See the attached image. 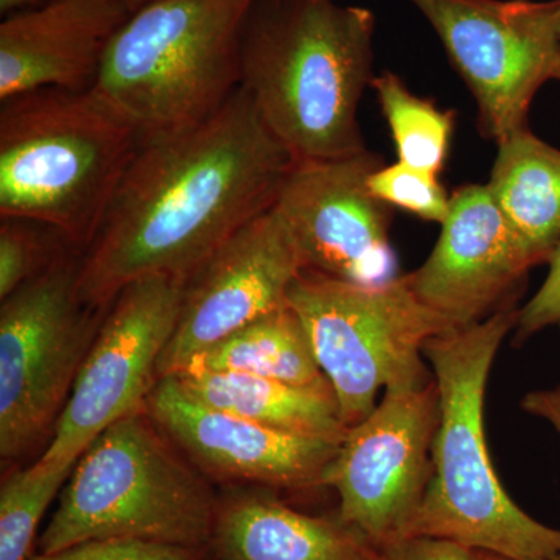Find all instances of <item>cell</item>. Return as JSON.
I'll list each match as a JSON object with an SVG mask.
<instances>
[{"instance_id":"6da1fadb","label":"cell","mask_w":560,"mask_h":560,"mask_svg":"<svg viewBox=\"0 0 560 560\" xmlns=\"http://www.w3.org/2000/svg\"><path fill=\"white\" fill-rule=\"evenodd\" d=\"M294 162L242 88L202 124L142 139L81 254V298L108 308L136 280L186 282L235 232L275 208Z\"/></svg>"},{"instance_id":"7a4b0ae2","label":"cell","mask_w":560,"mask_h":560,"mask_svg":"<svg viewBox=\"0 0 560 560\" xmlns=\"http://www.w3.org/2000/svg\"><path fill=\"white\" fill-rule=\"evenodd\" d=\"M375 16L335 0H256L243 28L241 88L294 161L368 150L363 92L374 80Z\"/></svg>"},{"instance_id":"3957f363","label":"cell","mask_w":560,"mask_h":560,"mask_svg":"<svg viewBox=\"0 0 560 560\" xmlns=\"http://www.w3.org/2000/svg\"><path fill=\"white\" fill-rule=\"evenodd\" d=\"M517 313L501 308L474 326L431 338L423 355L440 390L433 477L407 537H436L508 560L560 552V529L526 514L499 480L488 451L485 397L490 370Z\"/></svg>"},{"instance_id":"277c9868","label":"cell","mask_w":560,"mask_h":560,"mask_svg":"<svg viewBox=\"0 0 560 560\" xmlns=\"http://www.w3.org/2000/svg\"><path fill=\"white\" fill-rule=\"evenodd\" d=\"M142 135L97 91L44 88L0 106V217L38 221L83 254Z\"/></svg>"},{"instance_id":"5b68a950","label":"cell","mask_w":560,"mask_h":560,"mask_svg":"<svg viewBox=\"0 0 560 560\" xmlns=\"http://www.w3.org/2000/svg\"><path fill=\"white\" fill-rule=\"evenodd\" d=\"M145 410L119 420L81 453L40 552L90 540H140L206 550L219 497Z\"/></svg>"},{"instance_id":"8992f818","label":"cell","mask_w":560,"mask_h":560,"mask_svg":"<svg viewBox=\"0 0 560 560\" xmlns=\"http://www.w3.org/2000/svg\"><path fill=\"white\" fill-rule=\"evenodd\" d=\"M256 0H149L132 11L95 91L142 139L215 116L241 88L243 28Z\"/></svg>"},{"instance_id":"52a82bcc","label":"cell","mask_w":560,"mask_h":560,"mask_svg":"<svg viewBox=\"0 0 560 560\" xmlns=\"http://www.w3.org/2000/svg\"><path fill=\"white\" fill-rule=\"evenodd\" d=\"M289 304L304 324L349 429L371 415L381 389L430 382L423 348L455 330L416 296L408 275L360 285L304 270L291 287Z\"/></svg>"},{"instance_id":"ba28073f","label":"cell","mask_w":560,"mask_h":560,"mask_svg":"<svg viewBox=\"0 0 560 560\" xmlns=\"http://www.w3.org/2000/svg\"><path fill=\"white\" fill-rule=\"evenodd\" d=\"M69 250L0 307V456L20 458L54 434L108 308L80 294Z\"/></svg>"},{"instance_id":"9c48e42d","label":"cell","mask_w":560,"mask_h":560,"mask_svg":"<svg viewBox=\"0 0 560 560\" xmlns=\"http://www.w3.org/2000/svg\"><path fill=\"white\" fill-rule=\"evenodd\" d=\"M474 95L478 127L499 143L528 128L537 92L555 80L559 0H410Z\"/></svg>"},{"instance_id":"30bf717a","label":"cell","mask_w":560,"mask_h":560,"mask_svg":"<svg viewBox=\"0 0 560 560\" xmlns=\"http://www.w3.org/2000/svg\"><path fill=\"white\" fill-rule=\"evenodd\" d=\"M434 377L386 389L366 419L350 427L324 478L337 490L338 517L375 547L405 539L433 477L440 425Z\"/></svg>"},{"instance_id":"8fae6325","label":"cell","mask_w":560,"mask_h":560,"mask_svg":"<svg viewBox=\"0 0 560 560\" xmlns=\"http://www.w3.org/2000/svg\"><path fill=\"white\" fill-rule=\"evenodd\" d=\"M184 283L153 276L131 282L114 298L39 459L75 463L103 431L145 410L161 381L162 353L178 324Z\"/></svg>"},{"instance_id":"7c38bea8","label":"cell","mask_w":560,"mask_h":560,"mask_svg":"<svg viewBox=\"0 0 560 560\" xmlns=\"http://www.w3.org/2000/svg\"><path fill=\"white\" fill-rule=\"evenodd\" d=\"M382 165V158L370 150L338 160L294 162L275 209L305 270L360 285L397 278L389 242L393 213L368 186Z\"/></svg>"},{"instance_id":"4fadbf2b","label":"cell","mask_w":560,"mask_h":560,"mask_svg":"<svg viewBox=\"0 0 560 560\" xmlns=\"http://www.w3.org/2000/svg\"><path fill=\"white\" fill-rule=\"evenodd\" d=\"M304 270L278 210L249 221L184 283L178 324L162 353L161 378L179 374L235 331L285 307Z\"/></svg>"},{"instance_id":"5bb4252c","label":"cell","mask_w":560,"mask_h":560,"mask_svg":"<svg viewBox=\"0 0 560 560\" xmlns=\"http://www.w3.org/2000/svg\"><path fill=\"white\" fill-rule=\"evenodd\" d=\"M145 411L183 455L213 480L320 488L341 444L283 433L210 407L175 377L161 378Z\"/></svg>"},{"instance_id":"9a60e30c","label":"cell","mask_w":560,"mask_h":560,"mask_svg":"<svg viewBox=\"0 0 560 560\" xmlns=\"http://www.w3.org/2000/svg\"><path fill=\"white\" fill-rule=\"evenodd\" d=\"M530 268L488 186L466 184L453 191L430 256L408 276L427 307L464 329L504 308Z\"/></svg>"},{"instance_id":"2e32d148","label":"cell","mask_w":560,"mask_h":560,"mask_svg":"<svg viewBox=\"0 0 560 560\" xmlns=\"http://www.w3.org/2000/svg\"><path fill=\"white\" fill-rule=\"evenodd\" d=\"M127 0H40L0 22V102L44 88L95 90Z\"/></svg>"},{"instance_id":"e0dca14e","label":"cell","mask_w":560,"mask_h":560,"mask_svg":"<svg viewBox=\"0 0 560 560\" xmlns=\"http://www.w3.org/2000/svg\"><path fill=\"white\" fill-rule=\"evenodd\" d=\"M210 547L220 560H381L378 547L338 515L304 514L264 489L221 497Z\"/></svg>"},{"instance_id":"ac0fdd59","label":"cell","mask_w":560,"mask_h":560,"mask_svg":"<svg viewBox=\"0 0 560 560\" xmlns=\"http://www.w3.org/2000/svg\"><path fill=\"white\" fill-rule=\"evenodd\" d=\"M172 377L210 407L268 429L338 444L349 430L330 383L300 386L259 375L213 371H184Z\"/></svg>"},{"instance_id":"d6986e66","label":"cell","mask_w":560,"mask_h":560,"mask_svg":"<svg viewBox=\"0 0 560 560\" xmlns=\"http://www.w3.org/2000/svg\"><path fill=\"white\" fill-rule=\"evenodd\" d=\"M497 147L486 186L530 265L548 264L560 245V150L529 127Z\"/></svg>"},{"instance_id":"ffe728a7","label":"cell","mask_w":560,"mask_h":560,"mask_svg":"<svg viewBox=\"0 0 560 560\" xmlns=\"http://www.w3.org/2000/svg\"><path fill=\"white\" fill-rule=\"evenodd\" d=\"M184 371L237 372L300 386L330 383L315 359L304 324L290 304L235 331Z\"/></svg>"},{"instance_id":"44dd1931","label":"cell","mask_w":560,"mask_h":560,"mask_svg":"<svg viewBox=\"0 0 560 560\" xmlns=\"http://www.w3.org/2000/svg\"><path fill=\"white\" fill-rule=\"evenodd\" d=\"M372 90L388 124L401 164L438 176L447 164L456 113L408 90L399 75L385 72L374 77Z\"/></svg>"},{"instance_id":"7402d4cb","label":"cell","mask_w":560,"mask_h":560,"mask_svg":"<svg viewBox=\"0 0 560 560\" xmlns=\"http://www.w3.org/2000/svg\"><path fill=\"white\" fill-rule=\"evenodd\" d=\"M75 463L38 459L28 469L5 475L0 488V560L32 558L39 523L65 488Z\"/></svg>"},{"instance_id":"603a6c76","label":"cell","mask_w":560,"mask_h":560,"mask_svg":"<svg viewBox=\"0 0 560 560\" xmlns=\"http://www.w3.org/2000/svg\"><path fill=\"white\" fill-rule=\"evenodd\" d=\"M75 250L60 232L38 221L0 217V300Z\"/></svg>"},{"instance_id":"cb8c5ba5","label":"cell","mask_w":560,"mask_h":560,"mask_svg":"<svg viewBox=\"0 0 560 560\" xmlns=\"http://www.w3.org/2000/svg\"><path fill=\"white\" fill-rule=\"evenodd\" d=\"M370 190L389 208H399L425 221L442 223L451 209L452 195L438 176L396 162L382 165L370 179Z\"/></svg>"},{"instance_id":"d4e9b609","label":"cell","mask_w":560,"mask_h":560,"mask_svg":"<svg viewBox=\"0 0 560 560\" xmlns=\"http://www.w3.org/2000/svg\"><path fill=\"white\" fill-rule=\"evenodd\" d=\"M28 560H205V550L140 540H90Z\"/></svg>"},{"instance_id":"484cf974","label":"cell","mask_w":560,"mask_h":560,"mask_svg":"<svg viewBox=\"0 0 560 560\" xmlns=\"http://www.w3.org/2000/svg\"><path fill=\"white\" fill-rule=\"evenodd\" d=\"M548 265L550 270L540 289L518 308L514 329L515 345H521L550 327H558L560 330V245Z\"/></svg>"},{"instance_id":"4316f807","label":"cell","mask_w":560,"mask_h":560,"mask_svg":"<svg viewBox=\"0 0 560 560\" xmlns=\"http://www.w3.org/2000/svg\"><path fill=\"white\" fill-rule=\"evenodd\" d=\"M381 560H503L490 552L436 537H405L378 548Z\"/></svg>"},{"instance_id":"83f0119b","label":"cell","mask_w":560,"mask_h":560,"mask_svg":"<svg viewBox=\"0 0 560 560\" xmlns=\"http://www.w3.org/2000/svg\"><path fill=\"white\" fill-rule=\"evenodd\" d=\"M522 408L528 415L547 420L560 434V385L551 389L533 390L522 400Z\"/></svg>"},{"instance_id":"f1b7e54d","label":"cell","mask_w":560,"mask_h":560,"mask_svg":"<svg viewBox=\"0 0 560 560\" xmlns=\"http://www.w3.org/2000/svg\"><path fill=\"white\" fill-rule=\"evenodd\" d=\"M39 2L40 0H0V11H2L3 14H10L18 10L38 5Z\"/></svg>"},{"instance_id":"f546056e","label":"cell","mask_w":560,"mask_h":560,"mask_svg":"<svg viewBox=\"0 0 560 560\" xmlns=\"http://www.w3.org/2000/svg\"><path fill=\"white\" fill-rule=\"evenodd\" d=\"M556 69L555 80L560 81V0L555 22Z\"/></svg>"},{"instance_id":"4dcf8cb0","label":"cell","mask_w":560,"mask_h":560,"mask_svg":"<svg viewBox=\"0 0 560 560\" xmlns=\"http://www.w3.org/2000/svg\"><path fill=\"white\" fill-rule=\"evenodd\" d=\"M127 2L130 3L132 11H135L142 7L143 3L149 2V0H127Z\"/></svg>"},{"instance_id":"1f68e13d","label":"cell","mask_w":560,"mask_h":560,"mask_svg":"<svg viewBox=\"0 0 560 560\" xmlns=\"http://www.w3.org/2000/svg\"><path fill=\"white\" fill-rule=\"evenodd\" d=\"M503 560H508V559H503ZM529 560H560V552H559V555L547 556V558H537V559H529Z\"/></svg>"}]
</instances>
